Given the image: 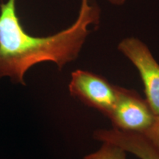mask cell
Returning a JSON list of instances; mask_svg holds the SVG:
<instances>
[{
	"mask_svg": "<svg viewBox=\"0 0 159 159\" xmlns=\"http://www.w3.org/2000/svg\"><path fill=\"white\" fill-rule=\"evenodd\" d=\"M100 10L92 0H81L76 21L67 29L47 37L28 34L20 22L16 0L0 5V78L11 77L25 85L26 71L37 63L51 61L61 69L78 57L91 25H98Z\"/></svg>",
	"mask_w": 159,
	"mask_h": 159,
	"instance_id": "1",
	"label": "cell"
},
{
	"mask_svg": "<svg viewBox=\"0 0 159 159\" xmlns=\"http://www.w3.org/2000/svg\"><path fill=\"white\" fill-rule=\"evenodd\" d=\"M108 117L115 129L143 134L152 125L156 115L136 91L117 85L116 102Z\"/></svg>",
	"mask_w": 159,
	"mask_h": 159,
	"instance_id": "2",
	"label": "cell"
},
{
	"mask_svg": "<svg viewBox=\"0 0 159 159\" xmlns=\"http://www.w3.org/2000/svg\"><path fill=\"white\" fill-rule=\"evenodd\" d=\"M69 89L71 96L107 117L116 100L117 85H112L100 75L85 70L77 69L71 73Z\"/></svg>",
	"mask_w": 159,
	"mask_h": 159,
	"instance_id": "3",
	"label": "cell"
},
{
	"mask_svg": "<svg viewBox=\"0 0 159 159\" xmlns=\"http://www.w3.org/2000/svg\"><path fill=\"white\" fill-rule=\"evenodd\" d=\"M119 50L139 71L144 88L146 101L156 116H159V63L148 47L134 37L124 39Z\"/></svg>",
	"mask_w": 159,
	"mask_h": 159,
	"instance_id": "4",
	"label": "cell"
},
{
	"mask_svg": "<svg viewBox=\"0 0 159 159\" xmlns=\"http://www.w3.org/2000/svg\"><path fill=\"white\" fill-rule=\"evenodd\" d=\"M94 138L101 142H109L122 148L140 159H159V153L142 134L113 128L97 130Z\"/></svg>",
	"mask_w": 159,
	"mask_h": 159,
	"instance_id": "5",
	"label": "cell"
},
{
	"mask_svg": "<svg viewBox=\"0 0 159 159\" xmlns=\"http://www.w3.org/2000/svg\"><path fill=\"white\" fill-rule=\"evenodd\" d=\"M96 152L87 155L83 159H126V151L122 148L109 142H102Z\"/></svg>",
	"mask_w": 159,
	"mask_h": 159,
	"instance_id": "6",
	"label": "cell"
},
{
	"mask_svg": "<svg viewBox=\"0 0 159 159\" xmlns=\"http://www.w3.org/2000/svg\"><path fill=\"white\" fill-rule=\"evenodd\" d=\"M142 135L159 153V116H156L152 125Z\"/></svg>",
	"mask_w": 159,
	"mask_h": 159,
	"instance_id": "7",
	"label": "cell"
},
{
	"mask_svg": "<svg viewBox=\"0 0 159 159\" xmlns=\"http://www.w3.org/2000/svg\"><path fill=\"white\" fill-rule=\"evenodd\" d=\"M111 4L115 5H122L125 2L126 0H108Z\"/></svg>",
	"mask_w": 159,
	"mask_h": 159,
	"instance_id": "8",
	"label": "cell"
}]
</instances>
